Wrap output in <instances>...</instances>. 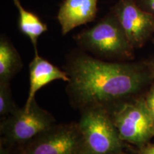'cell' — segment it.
<instances>
[{"label": "cell", "instance_id": "1", "mask_svg": "<svg viewBox=\"0 0 154 154\" xmlns=\"http://www.w3.org/2000/svg\"><path fill=\"white\" fill-rule=\"evenodd\" d=\"M66 72L69 77L66 91L81 111L103 108L110 112L153 79L146 64L110 62L86 54L72 57Z\"/></svg>", "mask_w": 154, "mask_h": 154}, {"label": "cell", "instance_id": "2", "mask_svg": "<svg viewBox=\"0 0 154 154\" xmlns=\"http://www.w3.org/2000/svg\"><path fill=\"white\" fill-rule=\"evenodd\" d=\"M84 154H121L124 141L111 119L103 108L82 111L78 122Z\"/></svg>", "mask_w": 154, "mask_h": 154}, {"label": "cell", "instance_id": "3", "mask_svg": "<svg viewBox=\"0 0 154 154\" xmlns=\"http://www.w3.org/2000/svg\"><path fill=\"white\" fill-rule=\"evenodd\" d=\"M76 41L84 49L108 59H127L134 49L113 13L78 34Z\"/></svg>", "mask_w": 154, "mask_h": 154}, {"label": "cell", "instance_id": "4", "mask_svg": "<svg viewBox=\"0 0 154 154\" xmlns=\"http://www.w3.org/2000/svg\"><path fill=\"white\" fill-rule=\"evenodd\" d=\"M56 124L55 119L32 101L29 109H17L4 117L0 125L2 141L8 147L17 148L27 143L42 132Z\"/></svg>", "mask_w": 154, "mask_h": 154}, {"label": "cell", "instance_id": "5", "mask_svg": "<svg viewBox=\"0 0 154 154\" xmlns=\"http://www.w3.org/2000/svg\"><path fill=\"white\" fill-rule=\"evenodd\" d=\"M124 142L138 148L154 137V119L143 97L126 101L110 111Z\"/></svg>", "mask_w": 154, "mask_h": 154}, {"label": "cell", "instance_id": "6", "mask_svg": "<svg viewBox=\"0 0 154 154\" xmlns=\"http://www.w3.org/2000/svg\"><path fill=\"white\" fill-rule=\"evenodd\" d=\"M17 149V154H84L78 123L54 125Z\"/></svg>", "mask_w": 154, "mask_h": 154}, {"label": "cell", "instance_id": "7", "mask_svg": "<svg viewBox=\"0 0 154 154\" xmlns=\"http://www.w3.org/2000/svg\"><path fill=\"white\" fill-rule=\"evenodd\" d=\"M113 13L133 48H139L154 34V16L134 0H119Z\"/></svg>", "mask_w": 154, "mask_h": 154}, {"label": "cell", "instance_id": "8", "mask_svg": "<svg viewBox=\"0 0 154 154\" xmlns=\"http://www.w3.org/2000/svg\"><path fill=\"white\" fill-rule=\"evenodd\" d=\"M97 12V0H65L57 15L61 33L66 35L77 26L91 22Z\"/></svg>", "mask_w": 154, "mask_h": 154}, {"label": "cell", "instance_id": "9", "mask_svg": "<svg viewBox=\"0 0 154 154\" xmlns=\"http://www.w3.org/2000/svg\"><path fill=\"white\" fill-rule=\"evenodd\" d=\"M56 80L68 82L69 77L66 72H63L49 61L35 54L33 60L29 63V90L24 108L29 109L35 94L40 88Z\"/></svg>", "mask_w": 154, "mask_h": 154}, {"label": "cell", "instance_id": "10", "mask_svg": "<svg viewBox=\"0 0 154 154\" xmlns=\"http://www.w3.org/2000/svg\"><path fill=\"white\" fill-rule=\"evenodd\" d=\"M13 2L19 11V29L24 35L29 38L31 42L33 44L35 54L38 53V38L42 34L47 31V26L40 20L38 16L26 10L21 5L19 0H13Z\"/></svg>", "mask_w": 154, "mask_h": 154}, {"label": "cell", "instance_id": "11", "mask_svg": "<svg viewBox=\"0 0 154 154\" xmlns=\"http://www.w3.org/2000/svg\"><path fill=\"white\" fill-rule=\"evenodd\" d=\"M20 56L9 42L0 41V82H9L22 68Z\"/></svg>", "mask_w": 154, "mask_h": 154}, {"label": "cell", "instance_id": "12", "mask_svg": "<svg viewBox=\"0 0 154 154\" xmlns=\"http://www.w3.org/2000/svg\"><path fill=\"white\" fill-rule=\"evenodd\" d=\"M18 109L12 99L9 82H0V115L6 117Z\"/></svg>", "mask_w": 154, "mask_h": 154}, {"label": "cell", "instance_id": "13", "mask_svg": "<svg viewBox=\"0 0 154 154\" xmlns=\"http://www.w3.org/2000/svg\"><path fill=\"white\" fill-rule=\"evenodd\" d=\"M146 103L154 119V84L151 86L145 97Z\"/></svg>", "mask_w": 154, "mask_h": 154}, {"label": "cell", "instance_id": "14", "mask_svg": "<svg viewBox=\"0 0 154 154\" xmlns=\"http://www.w3.org/2000/svg\"><path fill=\"white\" fill-rule=\"evenodd\" d=\"M139 6L154 16V0H140Z\"/></svg>", "mask_w": 154, "mask_h": 154}, {"label": "cell", "instance_id": "15", "mask_svg": "<svg viewBox=\"0 0 154 154\" xmlns=\"http://www.w3.org/2000/svg\"><path fill=\"white\" fill-rule=\"evenodd\" d=\"M138 154H154V143H148L139 147Z\"/></svg>", "mask_w": 154, "mask_h": 154}, {"label": "cell", "instance_id": "16", "mask_svg": "<svg viewBox=\"0 0 154 154\" xmlns=\"http://www.w3.org/2000/svg\"><path fill=\"white\" fill-rule=\"evenodd\" d=\"M146 65L147 66L148 69H149L150 72H151L152 76H153L154 79V61H149V62H148Z\"/></svg>", "mask_w": 154, "mask_h": 154}]
</instances>
